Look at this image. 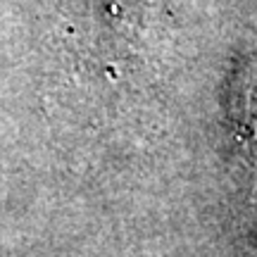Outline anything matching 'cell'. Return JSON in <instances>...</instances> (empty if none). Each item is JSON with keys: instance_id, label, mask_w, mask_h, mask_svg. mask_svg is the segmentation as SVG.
<instances>
[{"instance_id": "obj_1", "label": "cell", "mask_w": 257, "mask_h": 257, "mask_svg": "<svg viewBox=\"0 0 257 257\" xmlns=\"http://www.w3.org/2000/svg\"><path fill=\"white\" fill-rule=\"evenodd\" d=\"M233 124L243 153L257 181V55L250 57L238 72L233 86Z\"/></svg>"}]
</instances>
